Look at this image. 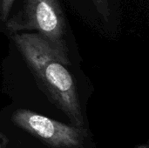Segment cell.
<instances>
[{
  "mask_svg": "<svg viewBox=\"0 0 149 148\" xmlns=\"http://www.w3.org/2000/svg\"><path fill=\"white\" fill-rule=\"evenodd\" d=\"M10 38L50 100L69 118L73 126L83 127L84 119L73 77L54 50L35 32H17Z\"/></svg>",
  "mask_w": 149,
  "mask_h": 148,
  "instance_id": "1",
  "label": "cell"
},
{
  "mask_svg": "<svg viewBox=\"0 0 149 148\" xmlns=\"http://www.w3.org/2000/svg\"><path fill=\"white\" fill-rule=\"evenodd\" d=\"M5 26L11 32L36 31L68 65L66 24L58 0H24L19 11L8 18Z\"/></svg>",
  "mask_w": 149,
  "mask_h": 148,
  "instance_id": "2",
  "label": "cell"
},
{
  "mask_svg": "<svg viewBox=\"0 0 149 148\" xmlns=\"http://www.w3.org/2000/svg\"><path fill=\"white\" fill-rule=\"evenodd\" d=\"M11 120L51 148H83L87 136L83 127L70 126L26 109L15 111Z\"/></svg>",
  "mask_w": 149,
  "mask_h": 148,
  "instance_id": "3",
  "label": "cell"
},
{
  "mask_svg": "<svg viewBox=\"0 0 149 148\" xmlns=\"http://www.w3.org/2000/svg\"><path fill=\"white\" fill-rule=\"evenodd\" d=\"M97 11L102 17V18L108 22L111 16V9L109 0H92Z\"/></svg>",
  "mask_w": 149,
  "mask_h": 148,
  "instance_id": "4",
  "label": "cell"
},
{
  "mask_svg": "<svg viewBox=\"0 0 149 148\" xmlns=\"http://www.w3.org/2000/svg\"><path fill=\"white\" fill-rule=\"evenodd\" d=\"M15 0H0V20L6 22Z\"/></svg>",
  "mask_w": 149,
  "mask_h": 148,
  "instance_id": "5",
  "label": "cell"
},
{
  "mask_svg": "<svg viewBox=\"0 0 149 148\" xmlns=\"http://www.w3.org/2000/svg\"><path fill=\"white\" fill-rule=\"evenodd\" d=\"M8 139L0 133V148H5L8 145Z\"/></svg>",
  "mask_w": 149,
  "mask_h": 148,
  "instance_id": "6",
  "label": "cell"
}]
</instances>
